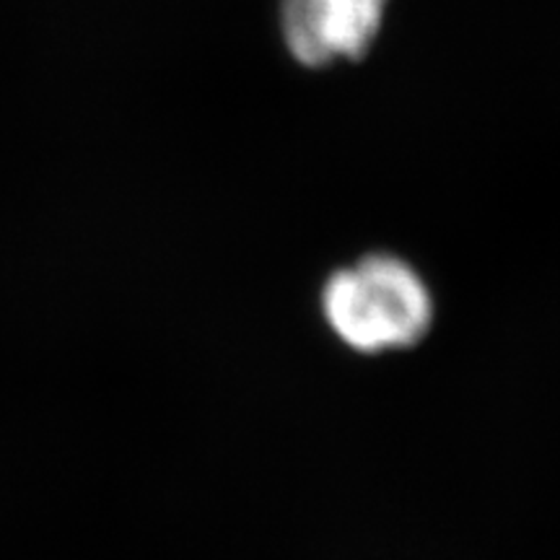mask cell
I'll list each match as a JSON object with an SVG mask.
<instances>
[{"label": "cell", "instance_id": "obj_1", "mask_svg": "<svg viewBox=\"0 0 560 560\" xmlns=\"http://www.w3.org/2000/svg\"><path fill=\"white\" fill-rule=\"evenodd\" d=\"M332 332L359 353L412 348L433 325V299L423 278L392 255L363 257L338 270L322 291Z\"/></svg>", "mask_w": 560, "mask_h": 560}, {"label": "cell", "instance_id": "obj_2", "mask_svg": "<svg viewBox=\"0 0 560 560\" xmlns=\"http://www.w3.org/2000/svg\"><path fill=\"white\" fill-rule=\"evenodd\" d=\"M389 0H280V32L293 60L327 68L361 60L376 42Z\"/></svg>", "mask_w": 560, "mask_h": 560}]
</instances>
